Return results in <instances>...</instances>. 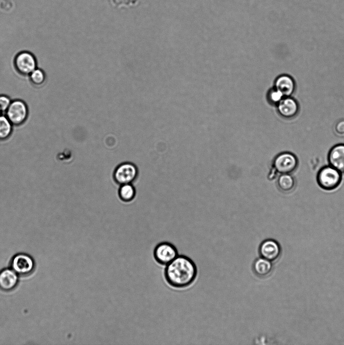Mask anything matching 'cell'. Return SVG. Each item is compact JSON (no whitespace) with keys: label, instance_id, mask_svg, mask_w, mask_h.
Here are the masks:
<instances>
[{"label":"cell","instance_id":"cell-12","mask_svg":"<svg viewBox=\"0 0 344 345\" xmlns=\"http://www.w3.org/2000/svg\"><path fill=\"white\" fill-rule=\"evenodd\" d=\"M327 160L329 165L344 174V143H338L329 150Z\"/></svg>","mask_w":344,"mask_h":345},{"label":"cell","instance_id":"cell-9","mask_svg":"<svg viewBox=\"0 0 344 345\" xmlns=\"http://www.w3.org/2000/svg\"><path fill=\"white\" fill-rule=\"evenodd\" d=\"M281 249L278 242L273 239H267L260 244L258 253L260 257L272 262L276 261L280 257Z\"/></svg>","mask_w":344,"mask_h":345},{"label":"cell","instance_id":"cell-22","mask_svg":"<svg viewBox=\"0 0 344 345\" xmlns=\"http://www.w3.org/2000/svg\"><path fill=\"white\" fill-rule=\"evenodd\" d=\"M2 112L1 110H0V115H2Z\"/></svg>","mask_w":344,"mask_h":345},{"label":"cell","instance_id":"cell-8","mask_svg":"<svg viewBox=\"0 0 344 345\" xmlns=\"http://www.w3.org/2000/svg\"><path fill=\"white\" fill-rule=\"evenodd\" d=\"M14 66L19 73L27 76L29 75L37 68V61L32 53L27 51H22L16 56Z\"/></svg>","mask_w":344,"mask_h":345},{"label":"cell","instance_id":"cell-16","mask_svg":"<svg viewBox=\"0 0 344 345\" xmlns=\"http://www.w3.org/2000/svg\"><path fill=\"white\" fill-rule=\"evenodd\" d=\"M13 125L6 115H0V141L6 140L10 137Z\"/></svg>","mask_w":344,"mask_h":345},{"label":"cell","instance_id":"cell-5","mask_svg":"<svg viewBox=\"0 0 344 345\" xmlns=\"http://www.w3.org/2000/svg\"><path fill=\"white\" fill-rule=\"evenodd\" d=\"M5 113L6 116L13 125L19 126L26 120L28 116V109L24 102L15 100L12 101Z\"/></svg>","mask_w":344,"mask_h":345},{"label":"cell","instance_id":"cell-17","mask_svg":"<svg viewBox=\"0 0 344 345\" xmlns=\"http://www.w3.org/2000/svg\"><path fill=\"white\" fill-rule=\"evenodd\" d=\"M119 189V196L120 199L125 202L132 201L136 195V190L132 183L120 185Z\"/></svg>","mask_w":344,"mask_h":345},{"label":"cell","instance_id":"cell-13","mask_svg":"<svg viewBox=\"0 0 344 345\" xmlns=\"http://www.w3.org/2000/svg\"><path fill=\"white\" fill-rule=\"evenodd\" d=\"M274 87L280 91L284 96H290L295 92L296 85L292 77L288 74H281L275 79Z\"/></svg>","mask_w":344,"mask_h":345},{"label":"cell","instance_id":"cell-14","mask_svg":"<svg viewBox=\"0 0 344 345\" xmlns=\"http://www.w3.org/2000/svg\"><path fill=\"white\" fill-rule=\"evenodd\" d=\"M252 269L256 276L260 278L267 277L273 270L272 262L259 257L254 260Z\"/></svg>","mask_w":344,"mask_h":345},{"label":"cell","instance_id":"cell-1","mask_svg":"<svg viewBox=\"0 0 344 345\" xmlns=\"http://www.w3.org/2000/svg\"><path fill=\"white\" fill-rule=\"evenodd\" d=\"M164 276L166 282L172 287L185 288L195 281L197 276V268L190 258L178 255L165 266Z\"/></svg>","mask_w":344,"mask_h":345},{"label":"cell","instance_id":"cell-18","mask_svg":"<svg viewBox=\"0 0 344 345\" xmlns=\"http://www.w3.org/2000/svg\"><path fill=\"white\" fill-rule=\"evenodd\" d=\"M29 76L32 83L37 86L43 84L45 80L44 72L39 68H36Z\"/></svg>","mask_w":344,"mask_h":345},{"label":"cell","instance_id":"cell-20","mask_svg":"<svg viewBox=\"0 0 344 345\" xmlns=\"http://www.w3.org/2000/svg\"><path fill=\"white\" fill-rule=\"evenodd\" d=\"M11 102V98L7 95H0V110L2 113L6 112Z\"/></svg>","mask_w":344,"mask_h":345},{"label":"cell","instance_id":"cell-4","mask_svg":"<svg viewBox=\"0 0 344 345\" xmlns=\"http://www.w3.org/2000/svg\"><path fill=\"white\" fill-rule=\"evenodd\" d=\"M298 165L297 157L289 152L278 154L272 162V167L274 170L280 174H291L297 169Z\"/></svg>","mask_w":344,"mask_h":345},{"label":"cell","instance_id":"cell-6","mask_svg":"<svg viewBox=\"0 0 344 345\" xmlns=\"http://www.w3.org/2000/svg\"><path fill=\"white\" fill-rule=\"evenodd\" d=\"M138 175V168L134 164L124 162L116 167L113 173V177L117 183L122 185L132 183L137 178Z\"/></svg>","mask_w":344,"mask_h":345},{"label":"cell","instance_id":"cell-21","mask_svg":"<svg viewBox=\"0 0 344 345\" xmlns=\"http://www.w3.org/2000/svg\"><path fill=\"white\" fill-rule=\"evenodd\" d=\"M334 129L336 134H344V119L339 120L335 123Z\"/></svg>","mask_w":344,"mask_h":345},{"label":"cell","instance_id":"cell-15","mask_svg":"<svg viewBox=\"0 0 344 345\" xmlns=\"http://www.w3.org/2000/svg\"><path fill=\"white\" fill-rule=\"evenodd\" d=\"M276 185L281 192L289 193L295 188L296 180L291 174H282L278 177Z\"/></svg>","mask_w":344,"mask_h":345},{"label":"cell","instance_id":"cell-3","mask_svg":"<svg viewBox=\"0 0 344 345\" xmlns=\"http://www.w3.org/2000/svg\"><path fill=\"white\" fill-rule=\"evenodd\" d=\"M34 258L25 253H18L11 259L9 267L20 277H25L32 275L36 269Z\"/></svg>","mask_w":344,"mask_h":345},{"label":"cell","instance_id":"cell-10","mask_svg":"<svg viewBox=\"0 0 344 345\" xmlns=\"http://www.w3.org/2000/svg\"><path fill=\"white\" fill-rule=\"evenodd\" d=\"M20 276L10 267L0 270V290L9 292L15 290L19 285Z\"/></svg>","mask_w":344,"mask_h":345},{"label":"cell","instance_id":"cell-11","mask_svg":"<svg viewBox=\"0 0 344 345\" xmlns=\"http://www.w3.org/2000/svg\"><path fill=\"white\" fill-rule=\"evenodd\" d=\"M278 114L285 119H292L299 113V105L294 98L284 96L276 105Z\"/></svg>","mask_w":344,"mask_h":345},{"label":"cell","instance_id":"cell-2","mask_svg":"<svg viewBox=\"0 0 344 345\" xmlns=\"http://www.w3.org/2000/svg\"><path fill=\"white\" fill-rule=\"evenodd\" d=\"M316 180L322 189L330 191L336 189L342 180V174L330 165L322 167L318 172Z\"/></svg>","mask_w":344,"mask_h":345},{"label":"cell","instance_id":"cell-19","mask_svg":"<svg viewBox=\"0 0 344 345\" xmlns=\"http://www.w3.org/2000/svg\"><path fill=\"white\" fill-rule=\"evenodd\" d=\"M284 97L283 94L274 87L268 91L267 95L268 101L274 105H277Z\"/></svg>","mask_w":344,"mask_h":345},{"label":"cell","instance_id":"cell-7","mask_svg":"<svg viewBox=\"0 0 344 345\" xmlns=\"http://www.w3.org/2000/svg\"><path fill=\"white\" fill-rule=\"evenodd\" d=\"M178 256L176 247L172 243L164 241L157 244L153 250V257L159 264L167 265Z\"/></svg>","mask_w":344,"mask_h":345}]
</instances>
